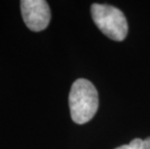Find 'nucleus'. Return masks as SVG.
<instances>
[{
    "mask_svg": "<svg viewBox=\"0 0 150 149\" xmlns=\"http://www.w3.org/2000/svg\"><path fill=\"white\" fill-rule=\"evenodd\" d=\"M129 145L132 149H150V137L145 139L135 138L130 142Z\"/></svg>",
    "mask_w": 150,
    "mask_h": 149,
    "instance_id": "4",
    "label": "nucleus"
},
{
    "mask_svg": "<svg viewBox=\"0 0 150 149\" xmlns=\"http://www.w3.org/2000/svg\"><path fill=\"white\" fill-rule=\"evenodd\" d=\"M115 149H132V147L129 144H125V145H121L119 147H116Z\"/></svg>",
    "mask_w": 150,
    "mask_h": 149,
    "instance_id": "5",
    "label": "nucleus"
},
{
    "mask_svg": "<svg viewBox=\"0 0 150 149\" xmlns=\"http://www.w3.org/2000/svg\"><path fill=\"white\" fill-rule=\"evenodd\" d=\"M21 10L24 23L30 30L39 32L47 27L50 21V10L47 1L22 0Z\"/></svg>",
    "mask_w": 150,
    "mask_h": 149,
    "instance_id": "3",
    "label": "nucleus"
},
{
    "mask_svg": "<svg viewBox=\"0 0 150 149\" xmlns=\"http://www.w3.org/2000/svg\"><path fill=\"white\" fill-rule=\"evenodd\" d=\"M91 16L97 27L110 39L121 42L128 33V23L119 9L106 4H93Z\"/></svg>",
    "mask_w": 150,
    "mask_h": 149,
    "instance_id": "2",
    "label": "nucleus"
},
{
    "mask_svg": "<svg viewBox=\"0 0 150 149\" xmlns=\"http://www.w3.org/2000/svg\"><path fill=\"white\" fill-rule=\"evenodd\" d=\"M99 106L98 92L90 81L79 78L73 83L69 94L70 113L76 124H84L96 114Z\"/></svg>",
    "mask_w": 150,
    "mask_h": 149,
    "instance_id": "1",
    "label": "nucleus"
}]
</instances>
